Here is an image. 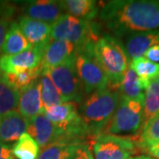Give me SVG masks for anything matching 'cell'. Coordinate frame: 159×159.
Segmentation results:
<instances>
[{"label":"cell","instance_id":"1","mask_svg":"<svg viewBox=\"0 0 159 159\" xmlns=\"http://www.w3.org/2000/svg\"><path fill=\"white\" fill-rule=\"evenodd\" d=\"M100 20L116 38L159 29V0H113L104 4Z\"/></svg>","mask_w":159,"mask_h":159},{"label":"cell","instance_id":"2","mask_svg":"<svg viewBox=\"0 0 159 159\" xmlns=\"http://www.w3.org/2000/svg\"><path fill=\"white\" fill-rule=\"evenodd\" d=\"M119 101V91L108 88L92 93L82 101L79 112L87 136L101 134L111 121Z\"/></svg>","mask_w":159,"mask_h":159},{"label":"cell","instance_id":"3","mask_svg":"<svg viewBox=\"0 0 159 159\" xmlns=\"http://www.w3.org/2000/svg\"><path fill=\"white\" fill-rule=\"evenodd\" d=\"M88 46L96 61L107 75L109 86L118 89L123 75L129 67V59L122 42L113 35L105 34Z\"/></svg>","mask_w":159,"mask_h":159},{"label":"cell","instance_id":"4","mask_svg":"<svg viewBox=\"0 0 159 159\" xmlns=\"http://www.w3.org/2000/svg\"><path fill=\"white\" fill-rule=\"evenodd\" d=\"M100 34L98 24L75 18L67 13L63 14L51 25V38L64 40L73 43L77 51L90 43H95Z\"/></svg>","mask_w":159,"mask_h":159},{"label":"cell","instance_id":"5","mask_svg":"<svg viewBox=\"0 0 159 159\" xmlns=\"http://www.w3.org/2000/svg\"><path fill=\"white\" fill-rule=\"evenodd\" d=\"M76 54L56 67L42 71L47 75L58 91L63 102L80 103L83 100V87L77 74Z\"/></svg>","mask_w":159,"mask_h":159},{"label":"cell","instance_id":"6","mask_svg":"<svg viewBox=\"0 0 159 159\" xmlns=\"http://www.w3.org/2000/svg\"><path fill=\"white\" fill-rule=\"evenodd\" d=\"M143 102L120 97L119 106L111 124L106 128L109 134H136L142 127Z\"/></svg>","mask_w":159,"mask_h":159},{"label":"cell","instance_id":"7","mask_svg":"<svg viewBox=\"0 0 159 159\" xmlns=\"http://www.w3.org/2000/svg\"><path fill=\"white\" fill-rule=\"evenodd\" d=\"M44 115L67 139L82 141L87 136L75 102H66L44 109Z\"/></svg>","mask_w":159,"mask_h":159},{"label":"cell","instance_id":"8","mask_svg":"<svg viewBox=\"0 0 159 159\" xmlns=\"http://www.w3.org/2000/svg\"><path fill=\"white\" fill-rule=\"evenodd\" d=\"M75 66L86 94H92L107 89L108 77L96 61L88 45L76 52Z\"/></svg>","mask_w":159,"mask_h":159},{"label":"cell","instance_id":"9","mask_svg":"<svg viewBox=\"0 0 159 159\" xmlns=\"http://www.w3.org/2000/svg\"><path fill=\"white\" fill-rule=\"evenodd\" d=\"M136 147L131 139L109 134L94 137L92 142L95 159H127L135 154Z\"/></svg>","mask_w":159,"mask_h":159},{"label":"cell","instance_id":"10","mask_svg":"<svg viewBox=\"0 0 159 159\" xmlns=\"http://www.w3.org/2000/svg\"><path fill=\"white\" fill-rule=\"evenodd\" d=\"M44 50L31 47L16 55L0 56V72L4 74H17L24 70L39 67L44 54Z\"/></svg>","mask_w":159,"mask_h":159},{"label":"cell","instance_id":"11","mask_svg":"<svg viewBox=\"0 0 159 159\" xmlns=\"http://www.w3.org/2000/svg\"><path fill=\"white\" fill-rule=\"evenodd\" d=\"M21 11L25 16L52 25L65 14L63 1L36 0L23 2Z\"/></svg>","mask_w":159,"mask_h":159},{"label":"cell","instance_id":"12","mask_svg":"<svg viewBox=\"0 0 159 159\" xmlns=\"http://www.w3.org/2000/svg\"><path fill=\"white\" fill-rule=\"evenodd\" d=\"M18 26L32 47L46 50L51 42V25L22 15L18 20Z\"/></svg>","mask_w":159,"mask_h":159},{"label":"cell","instance_id":"13","mask_svg":"<svg viewBox=\"0 0 159 159\" xmlns=\"http://www.w3.org/2000/svg\"><path fill=\"white\" fill-rule=\"evenodd\" d=\"M28 132L42 148L59 139L66 138L60 129L48 119L43 113L29 119Z\"/></svg>","mask_w":159,"mask_h":159},{"label":"cell","instance_id":"14","mask_svg":"<svg viewBox=\"0 0 159 159\" xmlns=\"http://www.w3.org/2000/svg\"><path fill=\"white\" fill-rule=\"evenodd\" d=\"M18 110L19 113L28 120L44 112L39 78L33 81L26 89L20 91Z\"/></svg>","mask_w":159,"mask_h":159},{"label":"cell","instance_id":"15","mask_svg":"<svg viewBox=\"0 0 159 159\" xmlns=\"http://www.w3.org/2000/svg\"><path fill=\"white\" fill-rule=\"evenodd\" d=\"M29 120L19 111H12L0 116V142L6 145L16 142L28 131Z\"/></svg>","mask_w":159,"mask_h":159},{"label":"cell","instance_id":"16","mask_svg":"<svg viewBox=\"0 0 159 159\" xmlns=\"http://www.w3.org/2000/svg\"><path fill=\"white\" fill-rule=\"evenodd\" d=\"M75 46L64 40H54L46 47L40 65L41 71L56 67L76 54Z\"/></svg>","mask_w":159,"mask_h":159},{"label":"cell","instance_id":"17","mask_svg":"<svg viewBox=\"0 0 159 159\" xmlns=\"http://www.w3.org/2000/svg\"><path fill=\"white\" fill-rule=\"evenodd\" d=\"M157 44H159V29L127 35L124 47L128 59L132 60L143 57L148 49Z\"/></svg>","mask_w":159,"mask_h":159},{"label":"cell","instance_id":"18","mask_svg":"<svg viewBox=\"0 0 159 159\" xmlns=\"http://www.w3.org/2000/svg\"><path fill=\"white\" fill-rule=\"evenodd\" d=\"M32 46L25 38L18 26L17 21H12L7 30L6 38L2 46L1 53L4 55H16L28 51Z\"/></svg>","mask_w":159,"mask_h":159},{"label":"cell","instance_id":"19","mask_svg":"<svg viewBox=\"0 0 159 159\" xmlns=\"http://www.w3.org/2000/svg\"><path fill=\"white\" fill-rule=\"evenodd\" d=\"M145 90L146 89L134 71L128 67L119 85L120 97L143 102Z\"/></svg>","mask_w":159,"mask_h":159},{"label":"cell","instance_id":"20","mask_svg":"<svg viewBox=\"0 0 159 159\" xmlns=\"http://www.w3.org/2000/svg\"><path fill=\"white\" fill-rule=\"evenodd\" d=\"M63 5L67 14L88 21L96 19L99 12V5L94 0H66Z\"/></svg>","mask_w":159,"mask_h":159},{"label":"cell","instance_id":"21","mask_svg":"<svg viewBox=\"0 0 159 159\" xmlns=\"http://www.w3.org/2000/svg\"><path fill=\"white\" fill-rule=\"evenodd\" d=\"M159 114V83L156 79L150 81L145 90L143 101L142 128Z\"/></svg>","mask_w":159,"mask_h":159},{"label":"cell","instance_id":"22","mask_svg":"<svg viewBox=\"0 0 159 159\" xmlns=\"http://www.w3.org/2000/svg\"><path fill=\"white\" fill-rule=\"evenodd\" d=\"M80 140L62 138L43 148L37 159H68Z\"/></svg>","mask_w":159,"mask_h":159},{"label":"cell","instance_id":"23","mask_svg":"<svg viewBox=\"0 0 159 159\" xmlns=\"http://www.w3.org/2000/svg\"><path fill=\"white\" fill-rule=\"evenodd\" d=\"M41 67L24 70L17 74H0V80L12 89L20 91L26 89L33 81L37 80L41 74Z\"/></svg>","mask_w":159,"mask_h":159},{"label":"cell","instance_id":"24","mask_svg":"<svg viewBox=\"0 0 159 159\" xmlns=\"http://www.w3.org/2000/svg\"><path fill=\"white\" fill-rule=\"evenodd\" d=\"M129 67L134 71L145 89L148 88L150 81L156 79L159 74L158 63L151 62L144 57H136L130 60Z\"/></svg>","mask_w":159,"mask_h":159},{"label":"cell","instance_id":"25","mask_svg":"<svg viewBox=\"0 0 159 159\" xmlns=\"http://www.w3.org/2000/svg\"><path fill=\"white\" fill-rule=\"evenodd\" d=\"M40 147L28 133H25L12 145L11 152L17 159H37Z\"/></svg>","mask_w":159,"mask_h":159},{"label":"cell","instance_id":"26","mask_svg":"<svg viewBox=\"0 0 159 159\" xmlns=\"http://www.w3.org/2000/svg\"><path fill=\"white\" fill-rule=\"evenodd\" d=\"M39 78L41 82V96L43 108H50L62 103V98L51 79L47 75L43 74H40Z\"/></svg>","mask_w":159,"mask_h":159},{"label":"cell","instance_id":"27","mask_svg":"<svg viewBox=\"0 0 159 159\" xmlns=\"http://www.w3.org/2000/svg\"><path fill=\"white\" fill-rule=\"evenodd\" d=\"M20 91L14 90L0 80V116L18 108Z\"/></svg>","mask_w":159,"mask_h":159},{"label":"cell","instance_id":"28","mask_svg":"<svg viewBox=\"0 0 159 159\" xmlns=\"http://www.w3.org/2000/svg\"><path fill=\"white\" fill-rule=\"evenodd\" d=\"M157 142H159V114L142 128L136 145L139 148L145 150L149 145Z\"/></svg>","mask_w":159,"mask_h":159},{"label":"cell","instance_id":"29","mask_svg":"<svg viewBox=\"0 0 159 159\" xmlns=\"http://www.w3.org/2000/svg\"><path fill=\"white\" fill-rule=\"evenodd\" d=\"M16 6L9 2H0V56L6 34L11 23L13 21Z\"/></svg>","mask_w":159,"mask_h":159},{"label":"cell","instance_id":"30","mask_svg":"<svg viewBox=\"0 0 159 159\" xmlns=\"http://www.w3.org/2000/svg\"><path fill=\"white\" fill-rule=\"evenodd\" d=\"M68 159H94L89 144L84 142L77 143Z\"/></svg>","mask_w":159,"mask_h":159},{"label":"cell","instance_id":"31","mask_svg":"<svg viewBox=\"0 0 159 159\" xmlns=\"http://www.w3.org/2000/svg\"><path fill=\"white\" fill-rule=\"evenodd\" d=\"M145 58L154 63L159 62V44L151 47L145 53Z\"/></svg>","mask_w":159,"mask_h":159},{"label":"cell","instance_id":"32","mask_svg":"<svg viewBox=\"0 0 159 159\" xmlns=\"http://www.w3.org/2000/svg\"><path fill=\"white\" fill-rule=\"evenodd\" d=\"M0 159H15L9 145L0 142Z\"/></svg>","mask_w":159,"mask_h":159},{"label":"cell","instance_id":"33","mask_svg":"<svg viewBox=\"0 0 159 159\" xmlns=\"http://www.w3.org/2000/svg\"><path fill=\"white\" fill-rule=\"evenodd\" d=\"M148 155L152 156L153 158L155 157L156 159H159V142H157L149 145L148 148H145V150Z\"/></svg>","mask_w":159,"mask_h":159},{"label":"cell","instance_id":"34","mask_svg":"<svg viewBox=\"0 0 159 159\" xmlns=\"http://www.w3.org/2000/svg\"><path fill=\"white\" fill-rule=\"evenodd\" d=\"M134 159H156L151 157H148V156H144V155H142V156H137L135 157H134Z\"/></svg>","mask_w":159,"mask_h":159},{"label":"cell","instance_id":"35","mask_svg":"<svg viewBox=\"0 0 159 159\" xmlns=\"http://www.w3.org/2000/svg\"><path fill=\"white\" fill-rule=\"evenodd\" d=\"M156 80H157V82L159 83V74H158V76H157V77L156 78Z\"/></svg>","mask_w":159,"mask_h":159},{"label":"cell","instance_id":"36","mask_svg":"<svg viewBox=\"0 0 159 159\" xmlns=\"http://www.w3.org/2000/svg\"><path fill=\"white\" fill-rule=\"evenodd\" d=\"M127 159H134V157H129V158H127Z\"/></svg>","mask_w":159,"mask_h":159},{"label":"cell","instance_id":"37","mask_svg":"<svg viewBox=\"0 0 159 159\" xmlns=\"http://www.w3.org/2000/svg\"><path fill=\"white\" fill-rule=\"evenodd\" d=\"M0 74H1V72H0Z\"/></svg>","mask_w":159,"mask_h":159}]
</instances>
